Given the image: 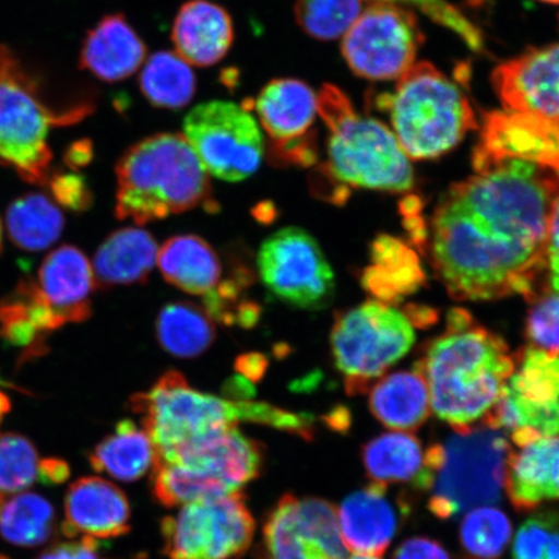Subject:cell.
I'll return each mask as SVG.
<instances>
[{
    "label": "cell",
    "instance_id": "obj_43",
    "mask_svg": "<svg viewBox=\"0 0 559 559\" xmlns=\"http://www.w3.org/2000/svg\"><path fill=\"white\" fill-rule=\"evenodd\" d=\"M53 199L61 206L74 212H83L93 205V193L85 178L75 173H55L47 181Z\"/></svg>",
    "mask_w": 559,
    "mask_h": 559
},
{
    "label": "cell",
    "instance_id": "obj_30",
    "mask_svg": "<svg viewBox=\"0 0 559 559\" xmlns=\"http://www.w3.org/2000/svg\"><path fill=\"white\" fill-rule=\"evenodd\" d=\"M362 464L373 485L412 484L418 488L425 467V451L415 436L404 431L388 432L369 440L362 449Z\"/></svg>",
    "mask_w": 559,
    "mask_h": 559
},
{
    "label": "cell",
    "instance_id": "obj_36",
    "mask_svg": "<svg viewBox=\"0 0 559 559\" xmlns=\"http://www.w3.org/2000/svg\"><path fill=\"white\" fill-rule=\"evenodd\" d=\"M512 539V523L502 510L474 508L460 526V543L466 559H500Z\"/></svg>",
    "mask_w": 559,
    "mask_h": 559
},
{
    "label": "cell",
    "instance_id": "obj_53",
    "mask_svg": "<svg viewBox=\"0 0 559 559\" xmlns=\"http://www.w3.org/2000/svg\"><path fill=\"white\" fill-rule=\"evenodd\" d=\"M0 245H2V227H0Z\"/></svg>",
    "mask_w": 559,
    "mask_h": 559
},
{
    "label": "cell",
    "instance_id": "obj_7",
    "mask_svg": "<svg viewBox=\"0 0 559 559\" xmlns=\"http://www.w3.org/2000/svg\"><path fill=\"white\" fill-rule=\"evenodd\" d=\"M374 107L389 115L405 155L415 159L444 155L477 128L464 91L429 62L412 67L393 93L377 95Z\"/></svg>",
    "mask_w": 559,
    "mask_h": 559
},
{
    "label": "cell",
    "instance_id": "obj_40",
    "mask_svg": "<svg viewBox=\"0 0 559 559\" xmlns=\"http://www.w3.org/2000/svg\"><path fill=\"white\" fill-rule=\"evenodd\" d=\"M513 559H559V509L542 510L522 524Z\"/></svg>",
    "mask_w": 559,
    "mask_h": 559
},
{
    "label": "cell",
    "instance_id": "obj_37",
    "mask_svg": "<svg viewBox=\"0 0 559 559\" xmlns=\"http://www.w3.org/2000/svg\"><path fill=\"white\" fill-rule=\"evenodd\" d=\"M514 373L507 386L533 402L559 400V356L528 346L516 355Z\"/></svg>",
    "mask_w": 559,
    "mask_h": 559
},
{
    "label": "cell",
    "instance_id": "obj_25",
    "mask_svg": "<svg viewBox=\"0 0 559 559\" xmlns=\"http://www.w3.org/2000/svg\"><path fill=\"white\" fill-rule=\"evenodd\" d=\"M369 408L386 428L396 431H415L431 414L428 382L423 370H403L384 377L370 389Z\"/></svg>",
    "mask_w": 559,
    "mask_h": 559
},
{
    "label": "cell",
    "instance_id": "obj_19",
    "mask_svg": "<svg viewBox=\"0 0 559 559\" xmlns=\"http://www.w3.org/2000/svg\"><path fill=\"white\" fill-rule=\"evenodd\" d=\"M32 283L61 326L82 323L91 317L96 278L93 265L81 250L69 245L56 249L41 263Z\"/></svg>",
    "mask_w": 559,
    "mask_h": 559
},
{
    "label": "cell",
    "instance_id": "obj_14",
    "mask_svg": "<svg viewBox=\"0 0 559 559\" xmlns=\"http://www.w3.org/2000/svg\"><path fill=\"white\" fill-rule=\"evenodd\" d=\"M423 41L414 13L391 3H374L344 35L342 55L361 79L393 81L415 66Z\"/></svg>",
    "mask_w": 559,
    "mask_h": 559
},
{
    "label": "cell",
    "instance_id": "obj_13",
    "mask_svg": "<svg viewBox=\"0 0 559 559\" xmlns=\"http://www.w3.org/2000/svg\"><path fill=\"white\" fill-rule=\"evenodd\" d=\"M258 271L263 285L284 304L302 310L332 302L335 280L324 251L302 228L286 227L261 245Z\"/></svg>",
    "mask_w": 559,
    "mask_h": 559
},
{
    "label": "cell",
    "instance_id": "obj_39",
    "mask_svg": "<svg viewBox=\"0 0 559 559\" xmlns=\"http://www.w3.org/2000/svg\"><path fill=\"white\" fill-rule=\"evenodd\" d=\"M41 477V460L24 437L0 436V496L16 493Z\"/></svg>",
    "mask_w": 559,
    "mask_h": 559
},
{
    "label": "cell",
    "instance_id": "obj_1",
    "mask_svg": "<svg viewBox=\"0 0 559 559\" xmlns=\"http://www.w3.org/2000/svg\"><path fill=\"white\" fill-rule=\"evenodd\" d=\"M558 194L556 173L521 159L500 160L452 186L438 201L423 242L450 296H536Z\"/></svg>",
    "mask_w": 559,
    "mask_h": 559
},
{
    "label": "cell",
    "instance_id": "obj_46",
    "mask_svg": "<svg viewBox=\"0 0 559 559\" xmlns=\"http://www.w3.org/2000/svg\"><path fill=\"white\" fill-rule=\"evenodd\" d=\"M547 270L550 290L559 295V194L551 210L547 237Z\"/></svg>",
    "mask_w": 559,
    "mask_h": 559
},
{
    "label": "cell",
    "instance_id": "obj_49",
    "mask_svg": "<svg viewBox=\"0 0 559 559\" xmlns=\"http://www.w3.org/2000/svg\"><path fill=\"white\" fill-rule=\"evenodd\" d=\"M267 368V360L262 355L251 354L241 356L237 369L240 370L248 380L257 382L261 379Z\"/></svg>",
    "mask_w": 559,
    "mask_h": 559
},
{
    "label": "cell",
    "instance_id": "obj_2",
    "mask_svg": "<svg viewBox=\"0 0 559 559\" xmlns=\"http://www.w3.org/2000/svg\"><path fill=\"white\" fill-rule=\"evenodd\" d=\"M428 382L431 408L454 431L485 421L516 367L506 341L463 309L447 314L445 331L417 361Z\"/></svg>",
    "mask_w": 559,
    "mask_h": 559
},
{
    "label": "cell",
    "instance_id": "obj_48",
    "mask_svg": "<svg viewBox=\"0 0 559 559\" xmlns=\"http://www.w3.org/2000/svg\"><path fill=\"white\" fill-rule=\"evenodd\" d=\"M69 477V467L61 460H41V477L44 484H61Z\"/></svg>",
    "mask_w": 559,
    "mask_h": 559
},
{
    "label": "cell",
    "instance_id": "obj_26",
    "mask_svg": "<svg viewBox=\"0 0 559 559\" xmlns=\"http://www.w3.org/2000/svg\"><path fill=\"white\" fill-rule=\"evenodd\" d=\"M160 274L188 295L206 297L221 284L222 262L215 249L194 235L171 237L158 249Z\"/></svg>",
    "mask_w": 559,
    "mask_h": 559
},
{
    "label": "cell",
    "instance_id": "obj_11",
    "mask_svg": "<svg viewBox=\"0 0 559 559\" xmlns=\"http://www.w3.org/2000/svg\"><path fill=\"white\" fill-rule=\"evenodd\" d=\"M255 522L241 492L188 502L163 522L170 559H236L253 542Z\"/></svg>",
    "mask_w": 559,
    "mask_h": 559
},
{
    "label": "cell",
    "instance_id": "obj_17",
    "mask_svg": "<svg viewBox=\"0 0 559 559\" xmlns=\"http://www.w3.org/2000/svg\"><path fill=\"white\" fill-rule=\"evenodd\" d=\"M506 159L526 160L559 177V120L507 109L487 114L473 153L474 169Z\"/></svg>",
    "mask_w": 559,
    "mask_h": 559
},
{
    "label": "cell",
    "instance_id": "obj_42",
    "mask_svg": "<svg viewBox=\"0 0 559 559\" xmlns=\"http://www.w3.org/2000/svg\"><path fill=\"white\" fill-rule=\"evenodd\" d=\"M377 3H405L416 7L431 21L456 34L472 51H484V35L449 0H377Z\"/></svg>",
    "mask_w": 559,
    "mask_h": 559
},
{
    "label": "cell",
    "instance_id": "obj_5",
    "mask_svg": "<svg viewBox=\"0 0 559 559\" xmlns=\"http://www.w3.org/2000/svg\"><path fill=\"white\" fill-rule=\"evenodd\" d=\"M116 215L139 226L205 207L215 212L212 181L186 136L157 134L118 160Z\"/></svg>",
    "mask_w": 559,
    "mask_h": 559
},
{
    "label": "cell",
    "instance_id": "obj_10",
    "mask_svg": "<svg viewBox=\"0 0 559 559\" xmlns=\"http://www.w3.org/2000/svg\"><path fill=\"white\" fill-rule=\"evenodd\" d=\"M416 341L408 314L381 300H369L337 314L332 330L334 365L349 395L370 384L407 355Z\"/></svg>",
    "mask_w": 559,
    "mask_h": 559
},
{
    "label": "cell",
    "instance_id": "obj_4",
    "mask_svg": "<svg viewBox=\"0 0 559 559\" xmlns=\"http://www.w3.org/2000/svg\"><path fill=\"white\" fill-rule=\"evenodd\" d=\"M317 96L318 114L330 131L326 163L317 181L321 195L330 191L331 201L342 202L348 188L407 192L414 187V170L394 132L360 116L335 86L325 85Z\"/></svg>",
    "mask_w": 559,
    "mask_h": 559
},
{
    "label": "cell",
    "instance_id": "obj_38",
    "mask_svg": "<svg viewBox=\"0 0 559 559\" xmlns=\"http://www.w3.org/2000/svg\"><path fill=\"white\" fill-rule=\"evenodd\" d=\"M362 12L361 0H297L296 19L310 37L330 41L345 35Z\"/></svg>",
    "mask_w": 559,
    "mask_h": 559
},
{
    "label": "cell",
    "instance_id": "obj_16",
    "mask_svg": "<svg viewBox=\"0 0 559 559\" xmlns=\"http://www.w3.org/2000/svg\"><path fill=\"white\" fill-rule=\"evenodd\" d=\"M253 107L270 140V155L278 165L312 166L318 160L313 124L318 96L307 83L280 79L269 83Z\"/></svg>",
    "mask_w": 559,
    "mask_h": 559
},
{
    "label": "cell",
    "instance_id": "obj_50",
    "mask_svg": "<svg viewBox=\"0 0 559 559\" xmlns=\"http://www.w3.org/2000/svg\"><path fill=\"white\" fill-rule=\"evenodd\" d=\"M11 409V402L9 396L0 393V423H2L3 417L9 414Z\"/></svg>",
    "mask_w": 559,
    "mask_h": 559
},
{
    "label": "cell",
    "instance_id": "obj_28",
    "mask_svg": "<svg viewBox=\"0 0 559 559\" xmlns=\"http://www.w3.org/2000/svg\"><path fill=\"white\" fill-rule=\"evenodd\" d=\"M60 328V321L39 298L32 280H23L11 296L0 300V335L23 349L24 360L40 356L48 335Z\"/></svg>",
    "mask_w": 559,
    "mask_h": 559
},
{
    "label": "cell",
    "instance_id": "obj_15",
    "mask_svg": "<svg viewBox=\"0 0 559 559\" xmlns=\"http://www.w3.org/2000/svg\"><path fill=\"white\" fill-rule=\"evenodd\" d=\"M331 502L285 495L263 527L261 559H347Z\"/></svg>",
    "mask_w": 559,
    "mask_h": 559
},
{
    "label": "cell",
    "instance_id": "obj_54",
    "mask_svg": "<svg viewBox=\"0 0 559 559\" xmlns=\"http://www.w3.org/2000/svg\"><path fill=\"white\" fill-rule=\"evenodd\" d=\"M3 506V496H0V508Z\"/></svg>",
    "mask_w": 559,
    "mask_h": 559
},
{
    "label": "cell",
    "instance_id": "obj_44",
    "mask_svg": "<svg viewBox=\"0 0 559 559\" xmlns=\"http://www.w3.org/2000/svg\"><path fill=\"white\" fill-rule=\"evenodd\" d=\"M393 559H453L450 551L429 537H412L396 549Z\"/></svg>",
    "mask_w": 559,
    "mask_h": 559
},
{
    "label": "cell",
    "instance_id": "obj_47",
    "mask_svg": "<svg viewBox=\"0 0 559 559\" xmlns=\"http://www.w3.org/2000/svg\"><path fill=\"white\" fill-rule=\"evenodd\" d=\"M93 156V144L86 142V140H81V142H76L69 146V150L66 153V164L70 169H80V167L90 164Z\"/></svg>",
    "mask_w": 559,
    "mask_h": 559
},
{
    "label": "cell",
    "instance_id": "obj_9",
    "mask_svg": "<svg viewBox=\"0 0 559 559\" xmlns=\"http://www.w3.org/2000/svg\"><path fill=\"white\" fill-rule=\"evenodd\" d=\"M262 461L261 445L230 428L156 457L153 492L167 508L240 492L258 477Z\"/></svg>",
    "mask_w": 559,
    "mask_h": 559
},
{
    "label": "cell",
    "instance_id": "obj_18",
    "mask_svg": "<svg viewBox=\"0 0 559 559\" xmlns=\"http://www.w3.org/2000/svg\"><path fill=\"white\" fill-rule=\"evenodd\" d=\"M492 83L507 110L559 120V45L499 66Z\"/></svg>",
    "mask_w": 559,
    "mask_h": 559
},
{
    "label": "cell",
    "instance_id": "obj_20",
    "mask_svg": "<svg viewBox=\"0 0 559 559\" xmlns=\"http://www.w3.org/2000/svg\"><path fill=\"white\" fill-rule=\"evenodd\" d=\"M64 535L111 539L130 530L128 498L110 481L88 477L81 478L69 488L66 499Z\"/></svg>",
    "mask_w": 559,
    "mask_h": 559
},
{
    "label": "cell",
    "instance_id": "obj_12",
    "mask_svg": "<svg viewBox=\"0 0 559 559\" xmlns=\"http://www.w3.org/2000/svg\"><path fill=\"white\" fill-rule=\"evenodd\" d=\"M185 135L215 178L241 181L260 169L264 140L245 105L222 100L199 105L186 117Z\"/></svg>",
    "mask_w": 559,
    "mask_h": 559
},
{
    "label": "cell",
    "instance_id": "obj_31",
    "mask_svg": "<svg viewBox=\"0 0 559 559\" xmlns=\"http://www.w3.org/2000/svg\"><path fill=\"white\" fill-rule=\"evenodd\" d=\"M156 449L144 429L131 419L117 425L114 435L105 438L91 454L94 469L123 481L138 480L153 469Z\"/></svg>",
    "mask_w": 559,
    "mask_h": 559
},
{
    "label": "cell",
    "instance_id": "obj_34",
    "mask_svg": "<svg viewBox=\"0 0 559 559\" xmlns=\"http://www.w3.org/2000/svg\"><path fill=\"white\" fill-rule=\"evenodd\" d=\"M7 228L19 248L44 250L59 239L64 229V216L46 195L26 194L7 212Z\"/></svg>",
    "mask_w": 559,
    "mask_h": 559
},
{
    "label": "cell",
    "instance_id": "obj_8",
    "mask_svg": "<svg viewBox=\"0 0 559 559\" xmlns=\"http://www.w3.org/2000/svg\"><path fill=\"white\" fill-rule=\"evenodd\" d=\"M91 111L87 103L53 108L40 82L10 47L0 45V164L26 183L44 186L51 177L50 129L80 122Z\"/></svg>",
    "mask_w": 559,
    "mask_h": 559
},
{
    "label": "cell",
    "instance_id": "obj_41",
    "mask_svg": "<svg viewBox=\"0 0 559 559\" xmlns=\"http://www.w3.org/2000/svg\"><path fill=\"white\" fill-rule=\"evenodd\" d=\"M528 300L526 334L530 346L559 356V295L543 292Z\"/></svg>",
    "mask_w": 559,
    "mask_h": 559
},
{
    "label": "cell",
    "instance_id": "obj_22",
    "mask_svg": "<svg viewBox=\"0 0 559 559\" xmlns=\"http://www.w3.org/2000/svg\"><path fill=\"white\" fill-rule=\"evenodd\" d=\"M386 492L388 488L370 484L342 502L337 513L347 550L381 557L389 549L400 527V515Z\"/></svg>",
    "mask_w": 559,
    "mask_h": 559
},
{
    "label": "cell",
    "instance_id": "obj_6",
    "mask_svg": "<svg viewBox=\"0 0 559 559\" xmlns=\"http://www.w3.org/2000/svg\"><path fill=\"white\" fill-rule=\"evenodd\" d=\"M512 450L506 431L486 424L454 431L444 443L428 447L418 489L429 492L430 512L450 520L498 502Z\"/></svg>",
    "mask_w": 559,
    "mask_h": 559
},
{
    "label": "cell",
    "instance_id": "obj_52",
    "mask_svg": "<svg viewBox=\"0 0 559 559\" xmlns=\"http://www.w3.org/2000/svg\"><path fill=\"white\" fill-rule=\"evenodd\" d=\"M539 2L549 3V4H559V0H539Z\"/></svg>",
    "mask_w": 559,
    "mask_h": 559
},
{
    "label": "cell",
    "instance_id": "obj_3",
    "mask_svg": "<svg viewBox=\"0 0 559 559\" xmlns=\"http://www.w3.org/2000/svg\"><path fill=\"white\" fill-rule=\"evenodd\" d=\"M131 408L142 418L156 457L237 428L240 423L267 425L306 439L312 437L313 430L310 416L292 414L271 404L234 402L201 393L177 370H169L151 390L132 396Z\"/></svg>",
    "mask_w": 559,
    "mask_h": 559
},
{
    "label": "cell",
    "instance_id": "obj_51",
    "mask_svg": "<svg viewBox=\"0 0 559 559\" xmlns=\"http://www.w3.org/2000/svg\"><path fill=\"white\" fill-rule=\"evenodd\" d=\"M348 559H379V557H369V556L355 555V556H353L352 558H348Z\"/></svg>",
    "mask_w": 559,
    "mask_h": 559
},
{
    "label": "cell",
    "instance_id": "obj_21",
    "mask_svg": "<svg viewBox=\"0 0 559 559\" xmlns=\"http://www.w3.org/2000/svg\"><path fill=\"white\" fill-rule=\"evenodd\" d=\"M508 460L506 491L519 512L559 501V435L516 447Z\"/></svg>",
    "mask_w": 559,
    "mask_h": 559
},
{
    "label": "cell",
    "instance_id": "obj_23",
    "mask_svg": "<svg viewBox=\"0 0 559 559\" xmlns=\"http://www.w3.org/2000/svg\"><path fill=\"white\" fill-rule=\"evenodd\" d=\"M171 38L175 50L188 64L212 67L225 58L234 44L233 19L210 0H190L175 17Z\"/></svg>",
    "mask_w": 559,
    "mask_h": 559
},
{
    "label": "cell",
    "instance_id": "obj_32",
    "mask_svg": "<svg viewBox=\"0 0 559 559\" xmlns=\"http://www.w3.org/2000/svg\"><path fill=\"white\" fill-rule=\"evenodd\" d=\"M213 318L191 302L166 305L158 313L156 335L160 347L177 358L204 354L215 340Z\"/></svg>",
    "mask_w": 559,
    "mask_h": 559
},
{
    "label": "cell",
    "instance_id": "obj_33",
    "mask_svg": "<svg viewBox=\"0 0 559 559\" xmlns=\"http://www.w3.org/2000/svg\"><path fill=\"white\" fill-rule=\"evenodd\" d=\"M145 99L157 108L180 109L195 94V76L190 64L178 53L159 51L146 60L139 76Z\"/></svg>",
    "mask_w": 559,
    "mask_h": 559
},
{
    "label": "cell",
    "instance_id": "obj_55",
    "mask_svg": "<svg viewBox=\"0 0 559 559\" xmlns=\"http://www.w3.org/2000/svg\"><path fill=\"white\" fill-rule=\"evenodd\" d=\"M0 559H3V558H0Z\"/></svg>",
    "mask_w": 559,
    "mask_h": 559
},
{
    "label": "cell",
    "instance_id": "obj_35",
    "mask_svg": "<svg viewBox=\"0 0 559 559\" xmlns=\"http://www.w3.org/2000/svg\"><path fill=\"white\" fill-rule=\"evenodd\" d=\"M53 507L37 493H21L0 508V534L17 547L34 548L50 539Z\"/></svg>",
    "mask_w": 559,
    "mask_h": 559
},
{
    "label": "cell",
    "instance_id": "obj_24",
    "mask_svg": "<svg viewBox=\"0 0 559 559\" xmlns=\"http://www.w3.org/2000/svg\"><path fill=\"white\" fill-rule=\"evenodd\" d=\"M146 46L120 13L103 17L85 39L80 68L97 80L116 83L129 79L143 66Z\"/></svg>",
    "mask_w": 559,
    "mask_h": 559
},
{
    "label": "cell",
    "instance_id": "obj_45",
    "mask_svg": "<svg viewBox=\"0 0 559 559\" xmlns=\"http://www.w3.org/2000/svg\"><path fill=\"white\" fill-rule=\"evenodd\" d=\"M100 543L94 537L83 536L80 542L56 545L38 559H105L99 554Z\"/></svg>",
    "mask_w": 559,
    "mask_h": 559
},
{
    "label": "cell",
    "instance_id": "obj_27",
    "mask_svg": "<svg viewBox=\"0 0 559 559\" xmlns=\"http://www.w3.org/2000/svg\"><path fill=\"white\" fill-rule=\"evenodd\" d=\"M158 257L150 233L129 227L116 230L97 250L94 261L96 283L102 288L146 282Z\"/></svg>",
    "mask_w": 559,
    "mask_h": 559
},
{
    "label": "cell",
    "instance_id": "obj_29",
    "mask_svg": "<svg viewBox=\"0 0 559 559\" xmlns=\"http://www.w3.org/2000/svg\"><path fill=\"white\" fill-rule=\"evenodd\" d=\"M362 286L376 300L393 302L415 293L425 283V272L415 249L391 236L376 239Z\"/></svg>",
    "mask_w": 559,
    "mask_h": 559
}]
</instances>
